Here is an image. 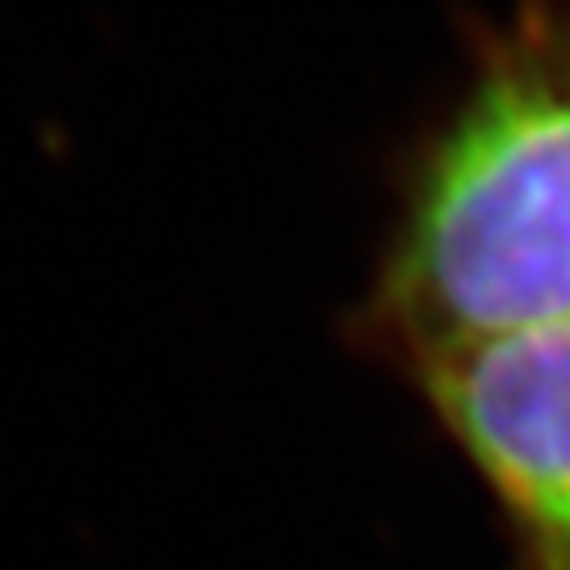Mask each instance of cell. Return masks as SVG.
I'll list each match as a JSON object with an SVG mask.
<instances>
[{
    "mask_svg": "<svg viewBox=\"0 0 570 570\" xmlns=\"http://www.w3.org/2000/svg\"><path fill=\"white\" fill-rule=\"evenodd\" d=\"M391 337L417 360L570 324V0H517L391 247Z\"/></svg>",
    "mask_w": 570,
    "mask_h": 570,
    "instance_id": "cell-1",
    "label": "cell"
},
{
    "mask_svg": "<svg viewBox=\"0 0 570 570\" xmlns=\"http://www.w3.org/2000/svg\"><path fill=\"white\" fill-rule=\"evenodd\" d=\"M417 368L534 570H570V324L468 342Z\"/></svg>",
    "mask_w": 570,
    "mask_h": 570,
    "instance_id": "cell-2",
    "label": "cell"
}]
</instances>
